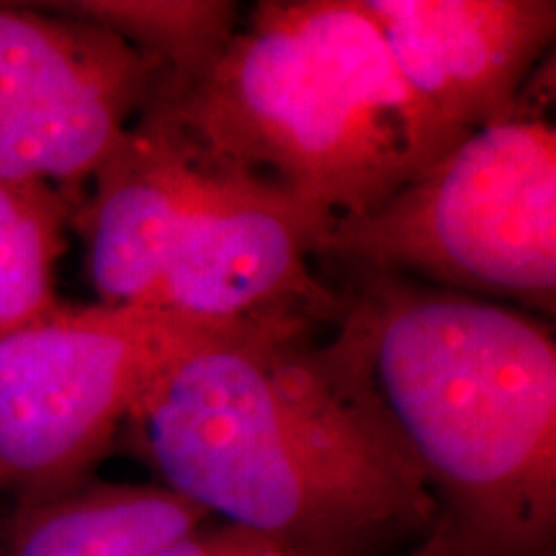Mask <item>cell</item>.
<instances>
[{
	"instance_id": "9c48e42d",
	"label": "cell",
	"mask_w": 556,
	"mask_h": 556,
	"mask_svg": "<svg viewBox=\"0 0 556 556\" xmlns=\"http://www.w3.org/2000/svg\"><path fill=\"white\" fill-rule=\"evenodd\" d=\"M204 160L155 96L103 157L90 197L70 217L99 304L152 309Z\"/></svg>"
},
{
	"instance_id": "8992f818",
	"label": "cell",
	"mask_w": 556,
	"mask_h": 556,
	"mask_svg": "<svg viewBox=\"0 0 556 556\" xmlns=\"http://www.w3.org/2000/svg\"><path fill=\"white\" fill-rule=\"evenodd\" d=\"M163 70L47 5H0V178L67 191L90 180L157 93Z\"/></svg>"
},
{
	"instance_id": "5bb4252c",
	"label": "cell",
	"mask_w": 556,
	"mask_h": 556,
	"mask_svg": "<svg viewBox=\"0 0 556 556\" xmlns=\"http://www.w3.org/2000/svg\"><path fill=\"white\" fill-rule=\"evenodd\" d=\"M0 526H3V516H0Z\"/></svg>"
},
{
	"instance_id": "7c38bea8",
	"label": "cell",
	"mask_w": 556,
	"mask_h": 556,
	"mask_svg": "<svg viewBox=\"0 0 556 556\" xmlns=\"http://www.w3.org/2000/svg\"><path fill=\"white\" fill-rule=\"evenodd\" d=\"M70 217L73 206L62 191L0 178V336L60 304L54 266Z\"/></svg>"
},
{
	"instance_id": "52a82bcc",
	"label": "cell",
	"mask_w": 556,
	"mask_h": 556,
	"mask_svg": "<svg viewBox=\"0 0 556 556\" xmlns=\"http://www.w3.org/2000/svg\"><path fill=\"white\" fill-rule=\"evenodd\" d=\"M330 222L268 176L206 155L152 309L225 328L263 319L332 325L343 291L312 270Z\"/></svg>"
},
{
	"instance_id": "4fadbf2b",
	"label": "cell",
	"mask_w": 556,
	"mask_h": 556,
	"mask_svg": "<svg viewBox=\"0 0 556 556\" xmlns=\"http://www.w3.org/2000/svg\"><path fill=\"white\" fill-rule=\"evenodd\" d=\"M160 556H315L250 528L208 520Z\"/></svg>"
},
{
	"instance_id": "7a4b0ae2",
	"label": "cell",
	"mask_w": 556,
	"mask_h": 556,
	"mask_svg": "<svg viewBox=\"0 0 556 556\" xmlns=\"http://www.w3.org/2000/svg\"><path fill=\"white\" fill-rule=\"evenodd\" d=\"M343 317L435 500L407 556L556 552V340L548 319L392 274H351Z\"/></svg>"
},
{
	"instance_id": "ba28073f",
	"label": "cell",
	"mask_w": 556,
	"mask_h": 556,
	"mask_svg": "<svg viewBox=\"0 0 556 556\" xmlns=\"http://www.w3.org/2000/svg\"><path fill=\"white\" fill-rule=\"evenodd\" d=\"M420 109L438 157L492 124L531 116L523 90L552 58L554 0H358Z\"/></svg>"
},
{
	"instance_id": "30bf717a",
	"label": "cell",
	"mask_w": 556,
	"mask_h": 556,
	"mask_svg": "<svg viewBox=\"0 0 556 556\" xmlns=\"http://www.w3.org/2000/svg\"><path fill=\"white\" fill-rule=\"evenodd\" d=\"M208 520L206 510L163 482L93 477L5 513L0 556H160Z\"/></svg>"
},
{
	"instance_id": "6da1fadb",
	"label": "cell",
	"mask_w": 556,
	"mask_h": 556,
	"mask_svg": "<svg viewBox=\"0 0 556 556\" xmlns=\"http://www.w3.org/2000/svg\"><path fill=\"white\" fill-rule=\"evenodd\" d=\"M325 328V325H319ZM127 433L214 520L315 556H407L435 523L351 323L263 319L180 356Z\"/></svg>"
},
{
	"instance_id": "277c9868",
	"label": "cell",
	"mask_w": 556,
	"mask_h": 556,
	"mask_svg": "<svg viewBox=\"0 0 556 556\" xmlns=\"http://www.w3.org/2000/svg\"><path fill=\"white\" fill-rule=\"evenodd\" d=\"M315 261L351 274H392L510 304L556 312V129L516 116L464 137L353 219H336Z\"/></svg>"
},
{
	"instance_id": "8fae6325",
	"label": "cell",
	"mask_w": 556,
	"mask_h": 556,
	"mask_svg": "<svg viewBox=\"0 0 556 556\" xmlns=\"http://www.w3.org/2000/svg\"><path fill=\"white\" fill-rule=\"evenodd\" d=\"M47 9L101 26L155 60L163 70L160 96L197 86L240 29L232 0H73L47 3Z\"/></svg>"
},
{
	"instance_id": "5b68a950",
	"label": "cell",
	"mask_w": 556,
	"mask_h": 556,
	"mask_svg": "<svg viewBox=\"0 0 556 556\" xmlns=\"http://www.w3.org/2000/svg\"><path fill=\"white\" fill-rule=\"evenodd\" d=\"M250 325V323H248ZM242 325L58 304L0 336V516L99 477L155 381Z\"/></svg>"
},
{
	"instance_id": "9a60e30c",
	"label": "cell",
	"mask_w": 556,
	"mask_h": 556,
	"mask_svg": "<svg viewBox=\"0 0 556 556\" xmlns=\"http://www.w3.org/2000/svg\"><path fill=\"white\" fill-rule=\"evenodd\" d=\"M544 556H556V552L554 554H544Z\"/></svg>"
},
{
	"instance_id": "3957f363",
	"label": "cell",
	"mask_w": 556,
	"mask_h": 556,
	"mask_svg": "<svg viewBox=\"0 0 556 556\" xmlns=\"http://www.w3.org/2000/svg\"><path fill=\"white\" fill-rule=\"evenodd\" d=\"M206 155L325 217H364L438 160L358 0H263L197 86L160 96Z\"/></svg>"
}]
</instances>
